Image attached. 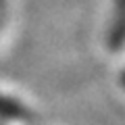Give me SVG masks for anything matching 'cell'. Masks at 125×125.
I'll return each instance as SVG.
<instances>
[{
    "mask_svg": "<svg viewBox=\"0 0 125 125\" xmlns=\"http://www.w3.org/2000/svg\"><path fill=\"white\" fill-rule=\"evenodd\" d=\"M125 44V0H117V17L111 25L108 46L111 50H119Z\"/></svg>",
    "mask_w": 125,
    "mask_h": 125,
    "instance_id": "cell-1",
    "label": "cell"
},
{
    "mask_svg": "<svg viewBox=\"0 0 125 125\" xmlns=\"http://www.w3.org/2000/svg\"><path fill=\"white\" fill-rule=\"evenodd\" d=\"M0 119H10V121H27L29 111L13 98L0 96Z\"/></svg>",
    "mask_w": 125,
    "mask_h": 125,
    "instance_id": "cell-2",
    "label": "cell"
},
{
    "mask_svg": "<svg viewBox=\"0 0 125 125\" xmlns=\"http://www.w3.org/2000/svg\"><path fill=\"white\" fill-rule=\"evenodd\" d=\"M121 85L125 88V73H121Z\"/></svg>",
    "mask_w": 125,
    "mask_h": 125,
    "instance_id": "cell-3",
    "label": "cell"
}]
</instances>
